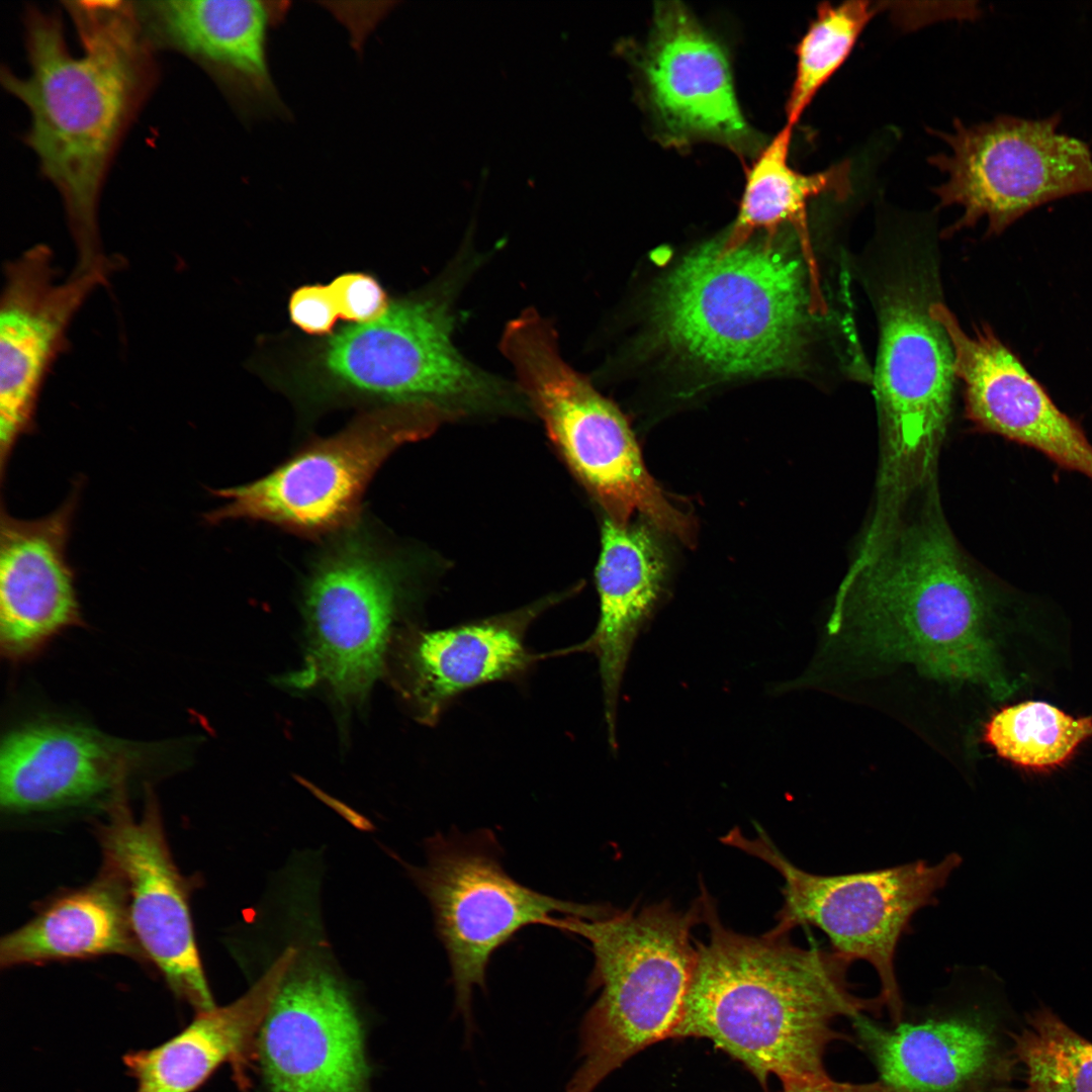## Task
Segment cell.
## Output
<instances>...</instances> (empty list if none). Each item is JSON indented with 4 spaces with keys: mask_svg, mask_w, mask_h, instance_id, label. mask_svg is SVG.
<instances>
[{
    "mask_svg": "<svg viewBox=\"0 0 1092 1092\" xmlns=\"http://www.w3.org/2000/svg\"><path fill=\"white\" fill-rule=\"evenodd\" d=\"M703 922L697 962L679 1021L670 1038L698 1037L741 1063L768 1092L783 1084L827 1076L830 1042L845 1036L833 1022L877 1013L880 996H856L847 980L852 964L835 951L803 948L789 934L749 936L727 928L702 887Z\"/></svg>",
    "mask_w": 1092,
    "mask_h": 1092,
    "instance_id": "obj_1",
    "label": "cell"
},
{
    "mask_svg": "<svg viewBox=\"0 0 1092 1092\" xmlns=\"http://www.w3.org/2000/svg\"><path fill=\"white\" fill-rule=\"evenodd\" d=\"M83 53L74 56L60 21L27 20L30 72H3L5 88L30 113L27 144L59 190L77 250L78 272L104 265L98 202L103 180L145 89L148 60L134 9L125 2H76Z\"/></svg>",
    "mask_w": 1092,
    "mask_h": 1092,
    "instance_id": "obj_2",
    "label": "cell"
},
{
    "mask_svg": "<svg viewBox=\"0 0 1092 1092\" xmlns=\"http://www.w3.org/2000/svg\"><path fill=\"white\" fill-rule=\"evenodd\" d=\"M929 509L868 536L837 597L830 628L847 616L882 657L929 677L973 682L998 700L1012 693L986 633V592Z\"/></svg>",
    "mask_w": 1092,
    "mask_h": 1092,
    "instance_id": "obj_3",
    "label": "cell"
},
{
    "mask_svg": "<svg viewBox=\"0 0 1092 1092\" xmlns=\"http://www.w3.org/2000/svg\"><path fill=\"white\" fill-rule=\"evenodd\" d=\"M804 275L801 260L771 241L708 244L660 284L655 326L671 348L719 374L792 368L815 311Z\"/></svg>",
    "mask_w": 1092,
    "mask_h": 1092,
    "instance_id": "obj_4",
    "label": "cell"
},
{
    "mask_svg": "<svg viewBox=\"0 0 1092 1092\" xmlns=\"http://www.w3.org/2000/svg\"><path fill=\"white\" fill-rule=\"evenodd\" d=\"M701 922L700 897L686 912L662 901L638 912L553 921L588 942V989L600 990L579 1025L577 1068L560 1092H594L634 1055L670 1038L697 962L692 929Z\"/></svg>",
    "mask_w": 1092,
    "mask_h": 1092,
    "instance_id": "obj_5",
    "label": "cell"
},
{
    "mask_svg": "<svg viewBox=\"0 0 1092 1092\" xmlns=\"http://www.w3.org/2000/svg\"><path fill=\"white\" fill-rule=\"evenodd\" d=\"M488 255L466 236L423 291L391 302L376 321L333 335L320 354L331 381L393 404L432 405L450 419L526 402L516 381L480 368L455 344L459 298Z\"/></svg>",
    "mask_w": 1092,
    "mask_h": 1092,
    "instance_id": "obj_6",
    "label": "cell"
},
{
    "mask_svg": "<svg viewBox=\"0 0 1092 1092\" xmlns=\"http://www.w3.org/2000/svg\"><path fill=\"white\" fill-rule=\"evenodd\" d=\"M499 348L527 403L608 519L628 525L639 513L660 531L694 544V519L649 474L618 407L563 359L552 322L527 308L508 323Z\"/></svg>",
    "mask_w": 1092,
    "mask_h": 1092,
    "instance_id": "obj_7",
    "label": "cell"
},
{
    "mask_svg": "<svg viewBox=\"0 0 1092 1092\" xmlns=\"http://www.w3.org/2000/svg\"><path fill=\"white\" fill-rule=\"evenodd\" d=\"M750 838L735 827L721 842L757 857L783 878V905L775 934L813 925L829 938L832 950L849 962L864 961L877 972L880 998L894 1024L902 1019L903 1002L895 975V954L912 916L934 903L936 893L962 863L951 852L935 863L919 859L883 870L846 875L808 873L790 861L757 827Z\"/></svg>",
    "mask_w": 1092,
    "mask_h": 1092,
    "instance_id": "obj_8",
    "label": "cell"
},
{
    "mask_svg": "<svg viewBox=\"0 0 1092 1092\" xmlns=\"http://www.w3.org/2000/svg\"><path fill=\"white\" fill-rule=\"evenodd\" d=\"M407 869L431 904L447 951L454 1014L462 1019L468 1048L477 1032L473 989L486 991L487 966L499 946L527 925L551 926L557 914L595 919L615 910L556 899L520 884L505 871L490 832L437 834L427 842V862Z\"/></svg>",
    "mask_w": 1092,
    "mask_h": 1092,
    "instance_id": "obj_9",
    "label": "cell"
},
{
    "mask_svg": "<svg viewBox=\"0 0 1092 1092\" xmlns=\"http://www.w3.org/2000/svg\"><path fill=\"white\" fill-rule=\"evenodd\" d=\"M449 417L418 403L391 404L365 415L338 434L305 446L252 482L212 490L225 502L204 515L269 523L305 536L350 526L375 472L397 448L430 435Z\"/></svg>",
    "mask_w": 1092,
    "mask_h": 1092,
    "instance_id": "obj_10",
    "label": "cell"
},
{
    "mask_svg": "<svg viewBox=\"0 0 1092 1092\" xmlns=\"http://www.w3.org/2000/svg\"><path fill=\"white\" fill-rule=\"evenodd\" d=\"M1061 114L1042 119L1010 115L974 125L957 120L940 133L947 153L929 163L946 175L934 188L941 206L964 210L951 232L988 220L999 235L1032 209L1063 197L1092 192V153L1061 133Z\"/></svg>",
    "mask_w": 1092,
    "mask_h": 1092,
    "instance_id": "obj_11",
    "label": "cell"
},
{
    "mask_svg": "<svg viewBox=\"0 0 1092 1092\" xmlns=\"http://www.w3.org/2000/svg\"><path fill=\"white\" fill-rule=\"evenodd\" d=\"M876 392L886 446L881 475L899 508L929 477L950 410L953 355L943 329L913 296L898 292L882 311Z\"/></svg>",
    "mask_w": 1092,
    "mask_h": 1092,
    "instance_id": "obj_12",
    "label": "cell"
},
{
    "mask_svg": "<svg viewBox=\"0 0 1092 1092\" xmlns=\"http://www.w3.org/2000/svg\"><path fill=\"white\" fill-rule=\"evenodd\" d=\"M362 1021L328 962L298 949L257 1033L267 1092H371Z\"/></svg>",
    "mask_w": 1092,
    "mask_h": 1092,
    "instance_id": "obj_13",
    "label": "cell"
},
{
    "mask_svg": "<svg viewBox=\"0 0 1092 1092\" xmlns=\"http://www.w3.org/2000/svg\"><path fill=\"white\" fill-rule=\"evenodd\" d=\"M396 574L364 534L349 533L323 554L304 590L311 646L301 681L322 679L344 701L366 695L381 672L397 604Z\"/></svg>",
    "mask_w": 1092,
    "mask_h": 1092,
    "instance_id": "obj_14",
    "label": "cell"
},
{
    "mask_svg": "<svg viewBox=\"0 0 1092 1092\" xmlns=\"http://www.w3.org/2000/svg\"><path fill=\"white\" fill-rule=\"evenodd\" d=\"M107 810L98 839L105 867L124 888L129 923L145 960L196 1012L215 1007L196 944L190 883L173 860L152 792L139 820L126 806L125 792Z\"/></svg>",
    "mask_w": 1092,
    "mask_h": 1092,
    "instance_id": "obj_15",
    "label": "cell"
},
{
    "mask_svg": "<svg viewBox=\"0 0 1092 1092\" xmlns=\"http://www.w3.org/2000/svg\"><path fill=\"white\" fill-rule=\"evenodd\" d=\"M116 264L73 272L59 281L54 254L35 245L4 267L0 301L1 470L17 440L31 431L40 391L68 329L89 296L105 285Z\"/></svg>",
    "mask_w": 1092,
    "mask_h": 1092,
    "instance_id": "obj_16",
    "label": "cell"
},
{
    "mask_svg": "<svg viewBox=\"0 0 1092 1092\" xmlns=\"http://www.w3.org/2000/svg\"><path fill=\"white\" fill-rule=\"evenodd\" d=\"M640 69L663 136L708 141L747 157L762 149L737 101L725 50L677 1L656 4Z\"/></svg>",
    "mask_w": 1092,
    "mask_h": 1092,
    "instance_id": "obj_17",
    "label": "cell"
},
{
    "mask_svg": "<svg viewBox=\"0 0 1092 1092\" xmlns=\"http://www.w3.org/2000/svg\"><path fill=\"white\" fill-rule=\"evenodd\" d=\"M928 312L944 331L969 419L979 428L1031 447L1067 470L1092 479V444L1062 412L1012 350L984 325L968 335L942 303Z\"/></svg>",
    "mask_w": 1092,
    "mask_h": 1092,
    "instance_id": "obj_18",
    "label": "cell"
},
{
    "mask_svg": "<svg viewBox=\"0 0 1092 1092\" xmlns=\"http://www.w3.org/2000/svg\"><path fill=\"white\" fill-rule=\"evenodd\" d=\"M857 1042L892 1092H990L1010 1086L1012 1032L989 1008L972 1007L892 1028L852 1017Z\"/></svg>",
    "mask_w": 1092,
    "mask_h": 1092,
    "instance_id": "obj_19",
    "label": "cell"
},
{
    "mask_svg": "<svg viewBox=\"0 0 1092 1092\" xmlns=\"http://www.w3.org/2000/svg\"><path fill=\"white\" fill-rule=\"evenodd\" d=\"M141 746L87 727L44 721L9 733L0 750V802L8 814L64 811L106 801L125 790L145 760ZM104 804V802H103Z\"/></svg>",
    "mask_w": 1092,
    "mask_h": 1092,
    "instance_id": "obj_20",
    "label": "cell"
},
{
    "mask_svg": "<svg viewBox=\"0 0 1092 1092\" xmlns=\"http://www.w3.org/2000/svg\"><path fill=\"white\" fill-rule=\"evenodd\" d=\"M271 2L167 0L145 3L143 21L165 44L193 58L217 80L247 121L285 117L272 78L268 42Z\"/></svg>",
    "mask_w": 1092,
    "mask_h": 1092,
    "instance_id": "obj_21",
    "label": "cell"
},
{
    "mask_svg": "<svg viewBox=\"0 0 1092 1092\" xmlns=\"http://www.w3.org/2000/svg\"><path fill=\"white\" fill-rule=\"evenodd\" d=\"M78 487L58 510L38 519L1 511L0 646L8 659L32 656L57 633L82 622L67 559Z\"/></svg>",
    "mask_w": 1092,
    "mask_h": 1092,
    "instance_id": "obj_22",
    "label": "cell"
},
{
    "mask_svg": "<svg viewBox=\"0 0 1092 1092\" xmlns=\"http://www.w3.org/2000/svg\"><path fill=\"white\" fill-rule=\"evenodd\" d=\"M664 551L644 525L607 519L596 570L600 616L590 637L575 649L596 655L604 695L608 740L617 748V708L626 666L637 636L663 588Z\"/></svg>",
    "mask_w": 1092,
    "mask_h": 1092,
    "instance_id": "obj_23",
    "label": "cell"
},
{
    "mask_svg": "<svg viewBox=\"0 0 1092 1092\" xmlns=\"http://www.w3.org/2000/svg\"><path fill=\"white\" fill-rule=\"evenodd\" d=\"M536 608L444 630L422 632L406 655L408 691L421 719L437 720L459 694L526 671L539 656L525 645Z\"/></svg>",
    "mask_w": 1092,
    "mask_h": 1092,
    "instance_id": "obj_24",
    "label": "cell"
},
{
    "mask_svg": "<svg viewBox=\"0 0 1092 1092\" xmlns=\"http://www.w3.org/2000/svg\"><path fill=\"white\" fill-rule=\"evenodd\" d=\"M287 947L263 976L234 1002L196 1012L178 1034L123 1062L135 1092H193L222 1064L236 1060L256 1039L280 982L295 957Z\"/></svg>",
    "mask_w": 1092,
    "mask_h": 1092,
    "instance_id": "obj_25",
    "label": "cell"
},
{
    "mask_svg": "<svg viewBox=\"0 0 1092 1092\" xmlns=\"http://www.w3.org/2000/svg\"><path fill=\"white\" fill-rule=\"evenodd\" d=\"M111 954L145 960L129 923L124 888L107 867L92 883L50 900L0 941L2 968Z\"/></svg>",
    "mask_w": 1092,
    "mask_h": 1092,
    "instance_id": "obj_26",
    "label": "cell"
},
{
    "mask_svg": "<svg viewBox=\"0 0 1092 1092\" xmlns=\"http://www.w3.org/2000/svg\"><path fill=\"white\" fill-rule=\"evenodd\" d=\"M794 126L786 125L760 150L746 177L735 223L722 243L726 249L747 242L757 230L776 231L791 222L798 232L811 283L819 286L813 252L808 239L806 206L814 197L832 194L846 198L851 190L849 162H840L812 174H804L789 163Z\"/></svg>",
    "mask_w": 1092,
    "mask_h": 1092,
    "instance_id": "obj_27",
    "label": "cell"
},
{
    "mask_svg": "<svg viewBox=\"0 0 1092 1092\" xmlns=\"http://www.w3.org/2000/svg\"><path fill=\"white\" fill-rule=\"evenodd\" d=\"M1091 737V716L1075 718L1041 701L1002 708L986 723L983 732L984 741L1000 757L1033 771L1065 765Z\"/></svg>",
    "mask_w": 1092,
    "mask_h": 1092,
    "instance_id": "obj_28",
    "label": "cell"
},
{
    "mask_svg": "<svg viewBox=\"0 0 1092 1092\" xmlns=\"http://www.w3.org/2000/svg\"><path fill=\"white\" fill-rule=\"evenodd\" d=\"M871 1L821 3L796 48L794 81L786 103L787 123L799 121L819 90L838 71L859 35L879 12Z\"/></svg>",
    "mask_w": 1092,
    "mask_h": 1092,
    "instance_id": "obj_29",
    "label": "cell"
},
{
    "mask_svg": "<svg viewBox=\"0 0 1092 1092\" xmlns=\"http://www.w3.org/2000/svg\"><path fill=\"white\" fill-rule=\"evenodd\" d=\"M1011 1038L1022 1092H1092V1042L1048 1007L1028 1014Z\"/></svg>",
    "mask_w": 1092,
    "mask_h": 1092,
    "instance_id": "obj_30",
    "label": "cell"
},
{
    "mask_svg": "<svg viewBox=\"0 0 1092 1092\" xmlns=\"http://www.w3.org/2000/svg\"><path fill=\"white\" fill-rule=\"evenodd\" d=\"M329 286L340 317L356 324L376 321L386 312L390 304L380 284L367 274H342Z\"/></svg>",
    "mask_w": 1092,
    "mask_h": 1092,
    "instance_id": "obj_31",
    "label": "cell"
},
{
    "mask_svg": "<svg viewBox=\"0 0 1092 1092\" xmlns=\"http://www.w3.org/2000/svg\"><path fill=\"white\" fill-rule=\"evenodd\" d=\"M289 313L293 324L315 335L330 333L340 316L330 286L320 284L296 289L289 300Z\"/></svg>",
    "mask_w": 1092,
    "mask_h": 1092,
    "instance_id": "obj_32",
    "label": "cell"
},
{
    "mask_svg": "<svg viewBox=\"0 0 1092 1092\" xmlns=\"http://www.w3.org/2000/svg\"><path fill=\"white\" fill-rule=\"evenodd\" d=\"M783 1092H892L881 1081L868 1084L843 1083L822 1078L783 1084Z\"/></svg>",
    "mask_w": 1092,
    "mask_h": 1092,
    "instance_id": "obj_33",
    "label": "cell"
},
{
    "mask_svg": "<svg viewBox=\"0 0 1092 1092\" xmlns=\"http://www.w3.org/2000/svg\"><path fill=\"white\" fill-rule=\"evenodd\" d=\"M990 1092H1022V1090L1018 1091L1016 1089H1013L1011 1086H1006V1087L995 1089V1090L990 1091Z\"/></svg>",
    "mask_w": 1092,
    "mask_h": 1092,
    "instance_id": "obj_34",
    "label": "cell"
}]
</instances>
